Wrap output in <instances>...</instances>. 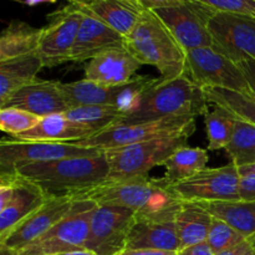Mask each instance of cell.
<instances>
[{
    "mask_svg": "<svg viewBox=\"0 0 255 255\" xmlns=\"http://www.w3.org/2000/svg\"><path fill=\"white\" fill-rule=\"evenodd\" d=\"M72 199H91L97 206L122 207L136 213L139 221H174L182 201L161 179L148 177L105 182L71 196Z\"/></svg>",
    "mask_w": 255,
    "mask_h": 255,
    "instance_id": "1",
    "label": "cell"
},
{
    "mask_svg": "<svg viewBox=\"0 0 255 255\" xmlns=\"http://www.w3.org/2000/svg\"><path fill=\"white\" fill-rule=\"evenodd\" d=\"M11 172L36 184L47 197H60L74 196L105 183L110 166L102 151L96 156L21 164Z\"/></svg>",
    "mask_w": 255,
    "mask_h": 255,
    "instance_id": "2",
    "label": "cell"
},
{
    "mask_svg": "<svg viewBox=\"0 0 255 255\" xmlns=\"http://www.w3.org/2000/svg\"><path fill=\"white\" fill-rule=\"evenodd\" d=\"M125 45L142 65H151L158 70V82L186 75V50L152 10L142 12L134 29L125 37Z\"/></svg>",
    "mask_w": 255,
    "mask_h": 255,
    "instance_id": "3",
    "label": "cell"
},
{
    "mask_svg": "<svg viewBox=\"0 0 255 255\" xmlns=\"http://www.w3.org/2000/svg\"><path fill=\"white\" fill-rule=\"evenodd\" d=\"M209 106L203 89L184 75L167 82L157 81L116 125H133L172 116H204Z\"/></svg>",
    "mask_w": 255,
    "mask_h": 255,
    "instance_id": "4",
    "label": "cell"
},
{
    "mask_svg": "<svg viewBox=\"0 0 255 255\" xmlns=\"http://www.w3.org/2000/svg\"><path fill=\"white\" fill-rule=\"evenodd\" d=\"M196 117L172 116L133 125H115L80 142L77 146L106 151L139 142L168 137H191L196 132Z\"/></svg>",
    "mask_w": 255,
    "mask_h": 255,
    "instance_id": "5",
    "label": "cell"
},
{
    "mask_svg": "<svg viewBox=\"0 0 255 255\" xmlns=\"http://www.w3.org/2000/svg\"><path fill=\"white\" fill-rule=\"evenodd\" d=\"M187 139L188 137H168L106 149L104 153L110 166L106 182L148 177L152 168L163 166L177 149L187 146Z\"/></svg>",
    "mask_w": 255,
    "mask_h": 255,
    "instance_id": "6",
    "label": "cell"
},
{
    "mask_svg": "<svg viewBox=\"0 0 255 255\" xmlns=\"http://www.w3.org/2000/svg\"><path fill=\"white\" fill-rule=\"evenodd\" d=\"M96 207L91 199H74L71 208L61 221L39 239L10 255H56L85 248Z\"/></svg>",
    "mask_w": 255,
    "mask_h": 255,
    "instance_id": "7",
    "label": "cell"
},
{
    "mask_svg": "<svg viewBox=\"0 0 255 255\" xmlns=\"http://www.w3.org/2000/svg\"><path fill=\"white\" fill-rule=\"evenodd\" d=\"M158 79L148 76H136L132 81L117 86H107L91 80L75 82H60V89L69 110L81 106H116L125 115L129 114L139 97L147 89L153 86Z\"/></svg>",
    "mask_w": 255,
    "mask_h": 255,
    "instance_id": "8",
    "label": "cell"
},
{
    "mask_svg": "<svg viewBox=\"0 0 255 255\" xmlns=\"http://www.w3.org/2000/svg\"><path fill=\"white\" fill-rule=\"evenodd\" d=\"M186 52V75L199 87H216L231 91H251L239 65L217 49L198 47Z\"/></svg>",
    "mask_w": 255,
    "mask_h": 255,
    "instance_id": "9",
    "label": "cell"
},
{
    "mask_svg": "<svg viewBox=\"0 0 255 255\" xmlns=\"http://www.w3.org/2000/svg\"><path fill=\"white\" fill-rule=\"evenodd\" d=\"M239 169L233 162L217 168H206L194 176L169 186L181 201L221 202L239 201Z\"/></svg>",
    "mask_w": 255,
    "mask_h": 255,
    "instance_id": "10",
    "label": "cell"
},
{
    "mask_svg": "<svg viewBox=\"0 0 255 255\" xmlns=\"http://www.w3.org/2000/svg\"><path fill=\"white\" fill-rule=\"evenodd\" d=\"M158 15L186 51L198 47H213L209 20L216 10L196 0H187L177 6L152 10Z\"/></svg>",
    "mask_w": 255,
    "mask_h": 255,
    "instance_id": "11",
    "label": "cell"
},
{
    "mask_svg": "<svg viewBox=\"0 0 255 255\" xmlns=\"http://www.w3.org/2000/svg\"><path fill=\"white\" fill-rule=\"evenodd\" d=\"M82 10L70 4L49 15V22L41 27L39 54L44 67H55L71 61V51L82 21Z\"/></svg>",
    "mask_w": 255,
    "mask_h": 255,
    "instance_id": "12",
    "label": "cell"
},
{
    "mask_svg": "<svg viewBox=\"0 0 255 255\" xmlns=\"http://www.w3.org/2000/svg\"><path fill=\"white\" fill-rule=\"evenodd\" d=\"M136 213L122 207L97 206L90 222L85 249L96 255H119L126 249Z\"/></svg>",
    "mask_w": 255,
    "mask_h": 255,
    "instance_id": "13",
    "label": "cell"
},
{
    "mask_svg": "<svg viewBox=\"0 0 255 255\" xmlns=\"http://www.w3.org/2000/svg\"><path fill=\"white\" fill-rule=\"evenodd\" d=\"M214 49L239 64L255 61V17L232 12L214 11L209 20Z\"/></svg>",
    "mask_w": 255,
    "mask_h": 255,
    "instance_id": "14",
    "label": "cell"
},
{
    "mask_svg": "<svg viewBox=\"0 0 255 255\" xmlns=\"http://www.w3.org/2000/svg\"><path fill=\"white\" fill-rule=\"evenodd\" d=\"M101 152L100 149L85 148L69 142H27L15 138H1L0 169L1 172H11L15 167L21 164L72 157L96 156Z\"/></svg>",
    "mask_w": 255,
    "mask_h": 255,
    "instance_id": "15",
    "label": "cell"
},
{
    "mask_svg": "<svg viewBox=\"0 0 255 255\" xmlns=\"http://www.w3.org/2000/svg\"><path fill=\"white\" fill-rule=\"evenodd\" d=\"M72 202L74 199L71 196L49 197L40 208L20 222L5 239L0 242L1 255L15 253L39 239L66 216Z\"/></svg>",
    "mask_w": 255,
    "mask_h": 255,
    "instance_id": "16",
    "label": "cell"
},
{
    "mask_svg": "<svg viewBox=\"0 0 255 255\" xmlns=\"http://www.w3.org/2000/svg\"><path fill=\"white\" fill-rule=\"evenodd\" d=\"M142 64L129 52L126 45L110 47L92 57L85 65V79L107 86L132 81Z\"/></svg>",
    "mask_w": 255,
    "mask_h": 255,
    "instance_id": "17",
    "label": "cell"
},
{
    "mask_svg": "<svg viewBox=\"0 0 255 255\" xmlns=\"http://www.w3.org/2000/svg\"><path fill=\"white\" fill-rule=\"evenodd\" d=\"M2 107H15L39 117L69 111V106L60 89V81L39 79L12 92L0 104V109Z\"/></svg>",
    "mask_w": 255,
    "mask_h": 255,
    "instance_id": "18",
    "label": "cell"
},
{
    "mask_svg": "<svg viewBox=\"0 0 255 255\" xmlns=\"http://www.w3.org/2000/svg\"><path fill=\"white\" fill-rule=\"evenodd\" d=\"M12 194L6 207L0 209V242L26 217L42 206L49 197L32 182L12 172Z\"/></svg>",
    "mask_w": 255,
    "mask_h": 255,
    "instance_id": "19",
    "label": "cell"
},
{
    "mask_svg": "<svg viewBox=\"0 0 255 255\" xmlns=\"http://www.w3.org/2000/svg\"><path fill=\"white\" fill-rule=\"evenodd\" d=\"M82 14L84 16L71 51V61H89L110 47L125 45V37L121 34L107 26L90 12L82 10Z\"/></svg>",
    "mask_w": 255,
    "mask_h": 255,
    "instance_id": "20",
    "label": "cell"
},
{
    "mask_svg": "<svg viewBox=\"0 0 255 255\" xmlns=\"http://www.w3.org/2000/svg\"><path fill=\"white\" fill-rule=\"evenodd\" d=\"M76 5L124 37L131 34L144 11L138 0H89Z\"/></svg>",
    "mask_w": 255,
    "mask_h": 255,
    "instance_id": "21",
    "label": "cell"
},
{
    "mask_svg": "<svg viewBox=\"0 0 255 255\" xmlns=\"http://www.w3.org/2000/svg\"><path fill=\"white\" fill-rule=\"evenodd\" d=\"M94 134H96V132L84 125L71 121L65 114H54L41 117L34 128L11 138L27 142L42 141L75 143L89 138Z\"/></svg>",
    "mask_w": 255,
    "mask_h": 255,
    "instance_id": "22",
    "label": "cell"
},
{
    "mask_svg": "<svg viewBox=\"0 0 255 255\" xmlns=\"http://www.w3.org/2000/svg\"><path fill=\"white\" fill-rule=\"evenodd\" d=\"M126 249H154L179 252V239L174 221L136 219L127 238Z\"/></svg>",
    "mask_w": 255,
    "mask_h": 255,
    "instance_id": "23",
    "label": "cell"
},
{
    "mask_svg": "<svg viewBox=\"0 0 255 255\" xmlns=\"http://www.w3.org/2000/svg\"><path fill=\"white\" fill-rule=\"evenodd\" d=\"M213 218L208 209L199 202L182 201L181 208L174 219L179 251L207 242Z\"/></svg>",
    "mask_w": 255,
    "mask_h": 255,
    "instance_id": "24",
    "label": "cell"
},
{
    "mask_svg": "<svg viewBox=\"0 0 255 255\" xmlns=\"http://www.w3.org/2000/svg\"><path fill=\"white\" fill-rule=\"evenodd\" d=\"M42 67L37 52L0 61V104L16 90L36 81Z\"/></svg>",
    "mask_w": 255,
    "mask_h": 255,
    "instance_id": "25",
    "label": "cell"
},
{
    "mask_svg": "<svg viewBox=\"0 0 255 255\" xmlns=\"http://www.w3.org/2000/svg\"><path fill=\"white\" fill-rule=\"evenodd\" d=\"M41 29L22 21H12L0 36V61L36 54L39 51Z\"/></svg>",
    "mask_w": 255,
    "mask_h": 255,
    "instance_id": "26",
    "label": "cell"
},
{
    "mask_svg": "<svg viewBox=\"0 0 255 255\" xmlns=\"http://www.w3.org/2000/svg\"><path fill=\"white\" fill-rule=\"evenodd\" d=\"M208 161V152L206 149L199 147H182L164 162L163 167L166 171L161 182L169 187L184 181L206 169Z\"/></svg>",
    "mask_w": 255,
    "mask_h": 255,
    "instance_id": "27",
    "label": "cell"
},
{
    "mask_svg": "<svg viewBox=\"0 0 255 255\" xmlns=\"http://www.w3.org/2000/svg\"><path fill=\"white\" fill-rule=\"evenodd\" d=\"M209 213L233 227L247 239L255 238V202L221 201L202 203Z\"/></svg>",
    "mask_w": 255,
    "mask_h": 255,
    "instance_id": "28",
    "label": "cell"
},
{
    "mask_svg": "<svg viewBox=\"0 0 255 255\" xmlns=\"http://www.w3.org/2000/svg\"><path fill=\"white\" fill-rule=\"evenodd\" d=\"M203 91L209 105L223 107L238 120L255 125V95L252 91H231L216 87H207Z\"/></svg>",
    "mask_w": 255,
    "mask_h": 255,
    "instance_id": "29",
    "label": "cell"
},
{
    "mask_svg": "<svg viewBox=\"0 0 255 255\" xmlns=\"http://www.w3.org/2000/svg\"><path fill=\"white\" fill-rule=\"evenodd\" d=\"M212 106V105H211ZM211 111L204 115L209 151L226 149L234 133L237 117L223 107L212 106Z\"/></svg>",
    "mask_w": 255,
    "mask_h": 255,
    "instance_id": "30",
    "label": "cell"
},
{
    "mask_svg": "<svg viewBox=\"0 0 255 255\" xmlns=\"http://www.w3.org/2000/svg\"><path fill=\"white\" fill-rule=\"evenodd\" d=\"M65 115L69 120L89 127L96 133L119 124L125 116V114L119 107L101 106V105L76 107V109L66 111Z\"/></svg>",
    "mask_w": 255,
    "mask_h": 255,
    "instance_id": "31",
    "label": "cell"
},
{
    "mask_svg": "<svg viewBox=\"0 0 255 255\" xmlns=\"http://www.w3.org/2000/svg\"><path fill=\"white\" fill-rule=\"evenodd\" d=\"M226 152L238 168L255 163V125L237 119Z\"/></svg>",
    "mask_w": 255,
    "mask_h": 255,
    "instance_id": "32",
    "label": "cell"
},
{
    "mask_svg": "<svg viewBox=\"0 0 255 255\" xmlns=\"http://www.w3.org/2000/svg\"><path fill=\"white\" fill-rule=\"evenodd\" d=\"M41 117L34 114L15 109V107H2L0 109V128L2 132L9 133L11 137L25 133L34 128Z\"/></svg>",
    "mask_w": 255,
    "mask_h": 255,
    "instance_id": "33",
    "label": "cell"
},
{
    "mask_svg": "<svg viewBox=\"0 0 255 255\" xmlns=\"http://www.w3.org/2000/svg\"><path fill=\"white\" fill-rule=\"evenodd\" d=\"M246 239V237L242 236L239 232H237L228 223L218 218H213V223H212L211 229H209L207 243L211 246L214 253L218 254L221 252L226 251V249H229L232 247L237 246V244L242 243Z\"/></svg>",
    "mask_w": 255,
    "mask_h": 255,
    "instance_id": "34",
    "label": "cell"
},
{
    "mask_svg": "<svg viewBox=\"0 0 255 255\" xmlns=\"http://www.w3.org/2000/svg\"><path fill=\"white\" fill-rule=\"evenodd\" d=\"M217 11L255 17V0H196Z\"/></svg>",
    "mask_w": 255,
    "mask_h": 255,
    "instance_id": "35",
    "label": "cell"
},
{
    "mask_svg": "<svg viewBox=\"0 0 255 255\" xmlns=\"http://www.w3.org/2000/svg\"><path fill=\"white\" fill-rule=\"evenodd\" d=\"M239 196L242 201L255 202V173L241 176Z\"/></svg>",
    "mask_w": 255,
    "mask_h": 255,
    "instance_id": "36",
    "label": "cell"
},
{
    "mask_svg": "<svg viewBox=\"0 0 255 255\" xmlns=\"http://www.w3.org/2000/svg\"><path fill=\"white\" fill-rule=\"evenodd\" d=\"M216 255H255V247L252 243V241L246 239L242 243L237 244V246L232 247L229 249H226V251Z\"/></svg>",
    "mask_w": 255,
    "mask_h": 255,
    "instance_id": "37",
    "label": "cell"
},
{
    "mask_svg": "<svg viewBox=\"0 0 255 255\" xmlns=\"http://www.w3.org/2000/svg\"><path fill=\"white\" fill-rule=\"evenodd\" d=\"M144 10H157L163 7H172L186 2L187 0H138Z\"/></svg>",
    "mask_w": 255,
    "mask_h": 255,
    "instance_id": "38",
    "label": "cell"
},
{
    "mask_svg": "<svg viewBox=\"0 0 255 255\" xmlns=\"http://www.w3.org/2000/svg\"><path fill=\"white\" fill-rule=\"evenodd\" d=\"M238 65L246 76L249 89L255 95V61L254 60H246V61L239 62Z\"/></svg>",
    "mask_w": 255,
    "mask_h": 255,
    "instance_id": "39",
    "label": "cell"
},
{
    "mask_svg": "<svg viewBox=\"0 0 255 255\" xmlns=\"http://www.w3.org/2000/svg\"><path fill=\"white\" fill-rule=\"evenodd\" d=\"M177 255H216V253L211 248V246L207 242H204V243L196 244V246H191L188 248L181 249Z\"/></svg>",
    "mask_w": 255,
    "mask_h": 255,
    "instance_id": "40",
    "label": "cell"
},
{
    "mask_svg": "<svg viewBox=\"0 0 255 255\" xmlns=\"http://www.w3.org/2000/svg\"><path fill=\"white\" fill-rule=\"evenodd\" d=\"M119 255H177V252L154 251V249H125Z\"/></svg>",
    "mask_w": 255,
    "mask_h": 255,
    "instance_id": "41",
    "label": "cell"
},
{
    "mask_svg": "<svg viewBox=\"0 0 255 255\" xmlns=\"http://www.w3.org/2000/svg\"><path fill=\"white\" fill-rule=\"evenodd\" d=\"M56 255H96L94 252L89 251V249H75V251H70V252H65V253H60Z\"/></svg>",
    "mask_w": 255,
    "mask_h": 255,
    "instance_id": "42",
    "label": "cell"
},
{
    "mask_svg": "<svg viewBox=\"0 0 255 255\" xmlns=\"http://www.w3.org/2000/svg\"><path fill=\"white\" fill-rule=\"evenodd\" d=\"M239 169V174L241 176H244V174H251V173H255V163L249 164V166L246 167H241Z\"/></svg>",
    "mask_w": 255,
    "mask_h": 255,
    "instance_id": "43",
    "label": "cell"
},
{
    "mask_svg": "<svg viewBox=\"0 0 255 255\" xmlns=\"http://www.w3.org/2000/svg\"><path fill=\"white\" fill-rule=\"evenodd\" d=\"M29 6H35V5L44 4V2H56L57 0H22Z\"/></svg>",
    "mask_w": 255,
    "mask_h": 255,
    "instance_id": "44",
    "label": "cell"
},
{
    "mask_svg": "<svg viewBox=\"0 0 255 255\" xmlns=\"http://www.w3.org/2000/svg\"><path fill=\"white\" fill-rule=\"evenodd\" d=\"M70 4H84V2L89 1V0H67Z\"/></svg>",
    "mask_w": 255,
    "mask_h": 255,
    "instance_id": "45",
    "label": "cell"
}]
</instances>
